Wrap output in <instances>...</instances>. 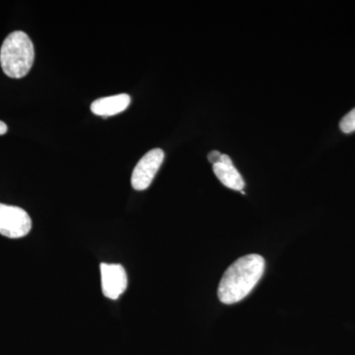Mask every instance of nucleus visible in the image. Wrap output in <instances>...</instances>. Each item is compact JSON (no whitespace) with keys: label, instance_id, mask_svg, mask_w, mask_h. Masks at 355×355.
Returning a JSON list of instances; mask_svg holds the SVG:
<instances>
[{"label":"nucleus","instance_id":"3","mask_svg":"<svg viewBox=\"0 0 355 355\" xmlns=\"http://www.w3.org/2000/svg\"><path fill=\"white\" fill-rule=\"evenodd\" d=\"M31 229V217L24 209L0 203V235L19 239L29 234Z\"/></svg>","mask_w":355,"mask_h":355},{"label":"nucleus","instance_id":"10","mask_svg":"<svg viewBox=\"0 0 355 355\" xmlns=\"http://www.w3.org/2000/svg\"><path fill=\"white\" fill-rule=\"evenodd\" d=\"M219 163L224 165L233 166L232 160H231V158L229 157L228 155H226V154H222Z\"/></svg>","mask_w":355,"mask_h":355},{"label":"nucleus","instance_id":"2","mask_svg":"<svg viewBox=\"0 0 355 355\" xmlns=\"http://www.w3.org/2000/svg\"><path fill=\"white\" fill-rule=\"evenodd\" d=\"M35 60V49L26 33L9 34L0 49V64L6 76L22 78L29 73Z\"/></svg>","mask_w":355,"mask_h":355},{"label":"nucleus","instance_id":"9","mask_svg":"<svg viewBox=\"0 0 355 355\" xmlns=\"http://www.w3.org/2000/svg\"><path fill=\"white\" fill-rule=\"evenodd\" d=\"M222 154L220 153H218V151H211L209 154V160L210 163H212V164H217V163H219V161H220Z\"/></svg>","mask_w":355,"mask_h":355},{"label":"nucleus","instance_id":"11","mask_svg":"<svg viewBox=\"0 0 355 355\" xmlns=\"http://www.w3.org/2000/svg\"><path fill=\"white\" fill-rule=\"evenodd\" d=\"M7 130H8V128H7L6 123L0 121V135H6Z\"/></svg>","mask_w":355,"mask_h":355},{"label":"nucleus","instance_id":"7","mask_svg":"<svg viewBox=\"0 0 355 355\" xmlns=\"http://www.w3.org/2000/svg\"><path fill=\"white\" fill-rule=\"evenodd\" d=\"M214 172L224 186L235 191H242L244 189V180L234 165L228 166L217 163L214 165Z\"/></svg>","mask_w":355,"mask_h":355},{"label":"nucleus","instance_id":"5","mask_svg":"<svg viewBox=\"0 0 355 355\" xmlns=\"http://www.w3.org/2000/svg\"><path fill=\"white\" fill-rule=\"evenodd\" d=\"M101 286L107 298L116 300L128 288V275L123 266L116 263H101Z\"/></svg>","mask_w":355,"mask_h":355},{"label":"nucleus","instance_id":"8","mask_svg":"<svg viewBox=\"0 0 355 355\" xmlns=\"http://www.w3.org/2000/svg\"><path fill=\"white\" fill-rule=\"evenodd\" d=\"M340 128L345 133L355 132V108L343 116Z\"/></svg>","mask_w":355,"mask_h":355},{"label":"nucleus","instance_id":"6","mask_svg":"<svg viewBox=\"0 0 355 355\" xmlns=\"http://www.w3.org/2000/svg\"><path fill=\"white\" fill-rule=\"evenodd\" d=\"M130 96L119 94L99 98L91 104V111L96 116H111L125 111L130 106Z\"/></svg>","mask_w":355,"mask_h":355},{"label":"nucleus","instance_id":"1","mask_svg":"<svg viewBox=\"0 0 355 355\" xmlns=\"http://www.w3.org/2000/svg\"><path fill=\"white\" fill-rule=\"evenodd\" d=\"M266 263L260 254L241 257L232 263L219 282L217 296L223 304L231 305L246 298L265 272Z\"/></svg>","mask_w":355,"mask_h":355},{"label":"nucleus","instance_id":"4","mask_svg":"<svg viewBox=\"0 0 355 355\" xmlns=\"http://www.w3.org/2000/svg\"><path fill=\"white\" fill-rule=\"evenodd\" d=\"M164 157V151L155 148L140 159L132 175V186L135 190L144 191L150 186L162 165Z\"/></svg>","mask_w":355,"mask_h":355}]
</instances>
